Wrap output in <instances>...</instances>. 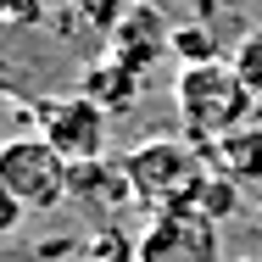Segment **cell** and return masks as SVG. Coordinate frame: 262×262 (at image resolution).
Wrapping results in <instances>:
<instances>
[{
	"instance_id": "cell-4",
	"label": "cell",
	"mask_w": 262,
	"mask_h": 262,
	"mask_svg": "<svg viewBox=\"0 0 262 262\" xmlns=\"http://www.w3.org/2000/svg\"><path fill=\"white\" fill-rule=\"evenodd\" d=\"M28 123H34V134L51 140L67 162H101L112 112H101L90 95H51V101H34Z\"/></svg>"
},
{
	"instance_id": "cell-12",
	"label": "cell",
	"mask_w": 262,
	"mask_h": 262,
	"mask_svg": "<svg viewBox=\"0 0 262 262\" xmlns=\"http://www.w3.org/2000/svg\"><path fill=\"white\" fill-rule=\"evenodd\" d=\"M90 262H140V240H128L117 223H106V229H95L90 234Z\"/></svg>"
},
{
	"instance_id": "cell-3",
	"label": "cell",
	"mask_w": 262,
	"mask_h": 262,
	"mask_svg": "<svg viewBox=\"0 0 262 262\" xmlns=\"http://www.w3.org/2000/svg\"><path fill=\"white\" fill-rule=\"evenodd\" d=\"M0 179L28 212H56L61 201H73V162L39 134L0 140Z\"/></svg>"
},
{
	"instance_id": "cell-10",
	"label": "cell",
	"mask_w": 262,
	"mask_h": 262,
	"mask_svg": "<svg viewBox=\"0 0 262 262\" xmlns=\"http://www.w3.org/2000/svg\"><path fill=\"white\" fill-rule=\"evenodd\" d=\"M240 201H246V184H234L229 173H217V167H212L207 184H201V195H195V212L212 217V223H229V217L240 212Z\"/></svg>"
},
{
	"instance_id": "cell-15",
	"label": "cell",
	"mask_w": 262,
	"mask_h": 262,
	"mask_svg": "<svg viewBox=\"0 0 262 262\" xmlns=\"http://www.w3.org/2000/svg\"><path fill=\"white\" fill-rule=\"evenodd\" d=\"M251 201H257V212H262V190H251Z\"/></svg>"
},
{
	"instance_id": "cell-11",
	"label": "cell",
	"mask_w": 262,
	"mask_h": 262,
	"mask_svg": "<svg viewBox=\"0 0 262 262\" xmlns=\"http://www.w3.org/2000/svg\"><path fill=\"white\" fill-rule=\"evenodd\" d=\"M167 51L179 56V67H195V61H217V39L207 23H179L167 34Z\"/></svg>"
},
{
	"instance_id": "cell-7",
	"label": "cell",
	"mask_w": 262,
	"mask_h": 262,
	"mask_svg": "<svg viewBox=\"0 0 262 262\" xmlns=\"http://www.w3.org/2000/svg\"><path fill=\"white\" fill-rule=\"evenodd\" d=\"M207 157H212V167H217V173H229L234 184L262 190V123L234 128L229 140H217V145H212Z\"/></svg>"
},
{
	"instance_id": "cell-16",
	"label": "cell",
	"mask_w": 262,
	"mask_h": 262,
	"mask_svg": "<svg viewBox=\"0 0 262 262\" xmlns=\"http://www.w3.org/2000/svg\"><path fill=\"white\" fill-rule=\"evenodd\" d=\"M240 262H262V251H257V257H240Z\"/></svg>"
},
{
	"instance_id": "cell-8",
	"label": "cell",
	"mask_w": 262,
	"mask_h": 262,
	"mask_svg": "<svg viewBox=\"0 0 262 262\" xmlns=\"http://www.w3.org/2000/svg\"><path fill=\"white\" fill-rule=\"evenodd\" d=\"M134 90H140V73H134V67H123L117 56L90 61V67H84V78H78V95H90L101 112H123V106H134Z\"/></svg>"
},
{
	"instance_id": "cell-13",
	"label": "cell",
	"mask_w": 262,
	"mask_h": 262,
	"mask_svg": "<svg viewBox=\"0 0 262 262\" xmlns=\"http://www.w3.org/2000/svg\"><path fill=\"white\" fill-rule=\"evenodd\" d=\"M234 73L246 78V90H251L257 106H262V28H251V34L240 39V51H234Z\"/></svg>"
},
{
	"instance_id": "cell-2",
	"label": "cell",
	"mask_w": 262,
	"mask_h": 262,
	"mask_svg": "<svg viewBox=\"0 0 262 262\" xmlns=\"http://www.w3.org/2000/svg\"><path fill=\"white\" fill-rule=\"evenodd\" d=\"M207 151L195 140H145L134 151H123V173L134 184V207H151V212H179V207H195L201 184H207Z\"/></svg>"
},
{
	"instance_id": "cell-1",
	"label": "cell",
	"mask_w": 262,
	"mask_h": 262,
	"mask_svg": "<svg viewBox=\"0 0 262 262\" xmlns=\"http://www.w3.org/2000/svg\"><path fill=\"white\" fill-rule=\"evenodd\" d=\"M173 106H179V123H184V134L212 151L217 140H229L234 128H246L251 123V112H257V95L246 90V78L234 73V61H195V67H179V78H173Z\"/></svg>"
},
{
	"instance_id": "cell-6",
	"label": "cell",
	"mask_w": 262,
	"mask_h": 262,
	"mask_svg": "<svg viewBox=\"0 0 262 262\" xmlns=\"http://www.w3.org/2000/svg\"><path fill=\"white\" fill-rule=\"evenodd\" d=\"M167 23H162L151 6H134L123 23H112V56L123 61V67H134V73H145L162 51H167Z\"/></svg>"
},
{
	"instance_id": "cell-9",
	"label": "cell",
	"mask_w": 262,
	"mask_h": 262,
	"mask_svg": "<svg viewBox=\"0 0 262 262\" xmlns=\"http://www.w3.org/2000/svg\"><path fill=\"white\" fill-rule=\"evenodd\" d=\"M73 201H112V207H128L134 201V184L123 173V162H73Z\"/></svg>"
},
{
	"instance_id": "cell-14",
	"label": "cell",
	"mask_w": 262,
	"mask_h": 262,
	"mask_svg": "<svg viewBox=\"0 0 262 262\" xmlns=\"http://www.w3.org/2000/svg\"><path fill=\"white\" fill-rule=\"evenodd\" d=\"M23 217H28V207H23V201L6 190V179H0V240H6V234H17V229H23Z\"/></svg>"
},
{
	"instance_id": "cell-5",
	"label": "cell",
	"mask_w": 262,
	"mask_h": 262,
	"mask_svg": "<svg viewBox=\"0 0 262 262\" xmlns=\"http://www.w3.org/2000/svg\"><path fill=\"white\" fill-rule=\"evenodd\" d=\"M140 262H217V223L195 207L157 212L140 234Z\"/></svg>"
}]
</instances>
